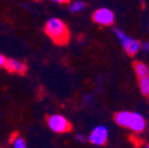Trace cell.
I'll use <instances>...</instances> for the list:
<instances>
[{"label": "cell", "instance_id": "obj_3", "mask_svg": "<svg viewBox=\"0 0 149 148\" xmlns=\"http://www.w3.org/2000/svg\"><path fill=\"white\" fill-rule=\"evenodd\" d=\"M115 34L118 38L120 43L122 44L124 51L129 54V56H135V54L140 51V49H141L140 42H137L136 39L132 38L130 36H128L127 33H124L123 31H121L118 29H115Z\"/></svg>", "mask_w": 149, "mask_h": 148}, {"label": "cell", "instance_id": "obj_11", "mask_svg": "<svg viewBox=\"0 0 149 148\" xmlns=\"http://www.w3.org/2000/svg\"><path fill=\"white\" fill-rule=\"evenodd\" d=\"M13 147L14 148H25L26 147V143H25V140L23 138H19L17 136L15 139H13Z\"/></svg>", "mask_w": 149, "mask_h": 148}, {"label": "cell", "instance_id": "obj_8", "mask_svg": "<svg viewBox=\"0 0 149 148\" xmlns=\"http://www.w3.org/2000/svg\"><path fill=\"white\" fill-rule=\"evenodd\" d=\"M134 69H135V73H136L137 78L149 75V68L143 62H135L134 63Z\"/></svg>", "mask_w": 149, "mask_h": 148}, {"label": "cell", "instance_id": "obj_7", "mask_svg": "<svg viewBox=\"0 0 149 148\" xmlns=\"http://www.w3.org/2000/svg\"><path fill=\"white\" fill-rule=\"evenodd\" d=\"M4 68L10 72L19 73V75H23L27 70V65L25 63H23L20 61H15V59H6Z\"/></svg>", "mask_w": 149, "mask_h": 148}, {"label": "cell", "instance_id": "obj_16", "mask_svg": "<svg viewBox=\"0 0 149 148\" xmlns=\"http://www.w3.org/2000/svg\"><path fill=\"white\" fill-rule=\"evenodd\" d=\"M147 147H148V148H149V143H148V145H147Z\"/></svg>", "mask_w": 149, "mask_h": 148}, {"label": "cell", "instance_id": "obj_5", "mask_svg": "<svg viewBox=\"0 0 149 148\" xmlns=\"http://www.w3.org/2000/svg\"><path fill=\"white\" fill-rule=\"evenodd\" d=\"M92 20L101 26H110L115 22V14L111 10H109L107 7H102L94 12V14H92Z\"/></svg>", "mask_w": 149, "mask_h": 148}, {"label": "cell", "instance_id": "obj_14", "mask_svg": "<svg viewBox=\"0 0 149 148\" xmlns=\"http://www.w3.org/2000/svg\"><path fill=\"white\" fill-rule=\"evenodd\" d=\"M141 49L144 51H149V42H144L141 44Z\"/></svg>", "mask_w": 149, "mask_h": 148}, {"label": "cell", "instance_id": "obj_15", "mask_svg": "<svg viewBox=\"0 0 149 148\" xmlns=\"http://www.w3.org/2000/svg\"><path fill=\"white\" fill-rule=\"evenodd\" d=\"M53 3H57V4H68L70 3V0H52Z\"/></svg>", "mask_w": 149, "mask_h": 148}, {"label": "cell", "instance_id": "obj_13", "mask_svg": "<svg viewBox=\"0 0 149 148\" xmlns=\"http://www.w3.org/2000/svg\"><path fill=\"white\" fill-rule=\"evenodd\" d=\"M5 63H6V57H4L3 54L0 53V68H4Z\"/></svg>", "mask_w": 149, "mask_h": 148}, {"label": "cell", "instance_id": "obj_12", "mask_svg": "<svg viewBox=\"0 0 149 148\" xmlns=\"http://www.w3.org/2000/svg\"><path fill=\"white\" fill-rule=\"evenodd\" d=\"M76 140H77L78 142H81V143H84V142L88 141V139H86L84 135H76Z\"/></svg>", "mask_w": 149, "mask_h": 148}, {"label": "cell", "instance_id": "obj_4", "mask_svg": "<svg viewBox=\"0 0 149 148\" xmlns=\"http://www.w3.org/2000/svg\"><path fill=\"white\" fill-rule=\"evenodd\" d=\"M47 126L52 132L63 134L71 131V123L68 121L66 117L59 114H54L47 117Z\"/></svg>", "mask_w": 149, "mask_h": 148}, {"label": "cell", "instance_id": "obj_9", "mask_svg": "<svg viewBox=\"0 0 149 148\" xmlns=\"http://www.w3.org/2000/svg\"><path fill=\"white\" fill-rule=\"evenodd\" d=\"M139 87L141 94L146 97H149V75L139 78Z\"/></svg>", "mask_w": 149, "mask_h": 148}, {"label": "cell", "instance_id": "obj_2", "mask_svg": "<svg viewBox=\"0 0 149 148\" xmlns=\"http://www.w3.org/2000/svg\"><path fill=\"white\" fill-rule=\"evenodd\" d=\"M45 33L50 38L59 45H64L69 42L70 38V32L66 26V24L58 19V18H51L45 24Z\"/></svg>", "mask_w": 149, "mask_h": 148}, {"label": "cell", "instance_id": "obj_1", "mask_svg": "<svg viewBox=\"0 0 149 148\" xmlns=\"http://www.w3.org/2000/svg\"><path fill=\"white\" fill-rule=\"evenodd\" d=\"M115 122L123 128H128L135 133H142L146 129V120L140 113H130V112H118L115 115Z\"/></svg>", "mask_w": 149, "mask_h": 148}, {"label": "cell", "instance_id": "obj_10", "mask_svg": "<svg viewBox=\"0 0 149 148\" xmlns=\"http://www.w3.org/2000/svg\"><path fill=\"white\" fill-rule=\"evenodd\" d=\"M84 8H85V3L84 1H74L70 6V11L71 12H81Z\"/></svg>", "mask_w": 149, "mask_h": 148}, {"label": "cell", "instance_id": "obj_6", "mask_svg": "<svg viewBox=\"0 0 149 148\" xmlns=\"http://www.w3.org/2000/svg\"><path fill=\"white\" fill-rule=\"evenodd\" d=\"M109 138V131L105 126H97L92 129L88 141L94 146H104Z\"/></svg>", "mask_w": 149, "mask_h": 148}]
</instances>
